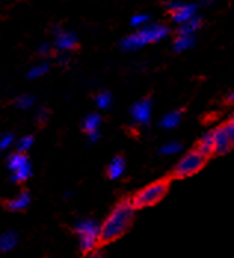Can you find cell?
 Here are the masks:
<instances>
[{
	"label": "cell",
	"mask_w": 234,
	"mask_h": 258,
	"mask_svg": "<svg viewBox=\"0 0 234 258\" xmlns=\"http://www.w3.org/2000/svg\"><path fill=\"white\" fill-rule=\"evenodd\" d=\"M135 208L132 205V198H126L119 201L114 208L111 209L110 215L107 217L103 226H101V234H100V243L98 246L108 245L119 237H122L125 233L129 230V227L135 218Z\"/></svg>",
	"instance_id": "obj_1"
},
{
	"label": "cell",
	"mask_w": 234,
	"mask_h": 258,
	"mask_svg": "<svg viewBox=\"0 0 234 258\" xmlns=\"http://www.w3.org/2000/svg\"><path fill=\"white\" fill-rule=\"evenodd\" d=\"M171 177H163L160 180L153 181L151 184L145 185L144 188L138 190L132 196V205L135 209H142V208L153 207L159 204L168 193L169 185H171Z\"/></svg>",
	"instance_id": "obj_2"
},
{
	"label": "cell",
	"mask_w": 234,
	"mask_h": 258,
	"mask_svg": "<svg viewBox=\"0 0 234 258\" xmlns=\"http://www.w3.org/2000/svg\"><path fill=\"white\" fill-rule=\"evenodd\" d=\"M169 33V28L163 24H151V26L144 27L139 31H136L135 34H130L128 37H125L120 43V46L125 51H135L147 43H153L159 42L162 39H165Z\"/></svg>",
	"instance_id": "obj_3"
},
{
	"label": "cell",
	"mask_w": 234,
	"mask_h": 258,
	"mask_svg": "<svg viewBox=\"0 0 234 258\" xmlns=\"http://www.w3.org/2000/svg\"><path fill=\"white\" fill-rule=\"evenodd\" d=\"M206 160L208 159L205 156H202L196 149H193L182 156L181 160L171 171L169 177H171V180H184L187 177H191V175L197 174L206 165Z\"/></svg>",
	"instance_id": "obj_4"
},
{
	"label": "cell",
	"mask_w": 234,
	"mask_h": 258,
	"mask_svg": "<svg viewBox=\"0 0 234 258\" xmlns=\"http://www.w3.org/2000/svg\"><path fill=\"white\" fill-rule=\"evenodd\" d=\"M76 233L79 234V246L80 251L88 255L92 251L98 249V243H100V234H101V226H98L95 221L92 220H83L79 221L76 224Z\"/></svg>",
	"instance_id": "obj_5"
},
{
	"label": "cell",
	"mask_w": 234,
	"mask_h": 258,
	"mask_svg": "<svg viewBox=\"0 0 234 258\" xmlns=\"http://www.w3.org/2000/svg\"><path fill=\"white\" fill-rule=\"evenodd\" d=\"M8 168L12 171L14 182H24L31 177V163L26 153H12L8 157Z\"/></svg>",
	"instance_id": "obj_6"
},
{
	"label": "cell",
	"mask_w": 234,
	"mask_h": 258,
	"mask_svg": "<svg viewBox=\"0 0 234 258\" xmlns=\"http://www.w3.org/2000/svg\"><path fill=\"white\" fill-rule=\"evenodd\" d=\"M213 141H215V155H225L233 149V143L227 135L224 125L213 129Z\"/></svg>",
	"instance_id": "obj_7"
},
{
	"label": "cell",
	"mask_w": 234,
	"mask_h": 258,
	"mask_svg": "<svg viewBox=\"0 0 234 258\" xmlns=\"http://www.w3.org/2000/svg\"><path fill=\"white\" fill-rule=\"evenodd\" d=\"M130 114L136 122L144 125L148 123L151 116V101L148 98H142L141 101L135 103L130 107Z\"/></svg>",
	"instance_id": "obj_8"
},
{
	"label": "cell",
	"mask_w": 234,
	"mask_h": 258,
	"mask_svg": "<svg viewBox=\"0 0 234 258\" xmlns=\"http://www.w3.org/2000/svg\"><path fill=\"white\" fill-rule=\"evenodd\" d=\"M202 156H205L206 159H209L210 156L215 155V141H213V131L206 132L196 144L194 147Z\"/></svg>",
	"instance_id": "obj_9"
},
{
	"label": "cell",
	"mask_w": 234,
	"mask_h": 258,
	"mask_svg": "<svg viewBox=\"0 0 234 258\" xmlns=\"http://www.w3.org/2000/svg\"><path fill=\"white\" fill-rule=\"evenodd\" d=\"M126 168V160L123 156H114L107 166V175L110 180H117L123 175Z\"/></svg>",
	"instance_id": "obj_10"
},
{
	"label": "cell",
	"mask_w": 234,
	"mask_h": 258,
	"mask_svg": "<svg viewBox=\"0 0 234 258\" xmlns=\"http://www.w3.org/2000/svg\"><path fill=\"white\" fill-rule=\"evenodd\" d=\"M194 14H196V6L194 5H184L182 3L181 6L177 11H174L171 15H172V20L175 23H178V24L182 26V24L188 23L190 20H193Z\"/></svg>",
	"instance_id": "obj_11"
},
{
	"label": "cell",
	"mask_w": 234,
	"mask_h": 258,
	"mask_svg": "<svg viewBox=\"0 0 234 258\" xmlns=\"http://www.w3.org/2000/svg\"><path fill=\"white\" fill-rule=\"evenodd\" d=\"M56 46L62 51H73L77 48V39L73 33H68V31H59L56 34Z\"/></svg>",
	"instance_id": "obj_12"
},
{
	"label": "cell",
	"mask_w": 234,
	"mask_h": 258,
	"mask_svg": "<svg viewBox=\"0 0 234 258\" xmlns=\"http://www.w3.org/2000/svg\"><path fill=\"white\" fill-rule=\"evenodd\" d=\"M5 205H6V208H8L9 211H24V209L30 205V193H28L27 190H24V191H21L17 198L8 201Z\"/></svg>",
	"instance_id": "obj_13"
},
{
	"label": "cell",
	"mask_w": 234,
	"mask_h": 258,
	"mask_svg": "<svg viewBox=\"0 0 234 258\" xmlns=\"http://www.w3.org/2000/svg\"><path fill=\"white\" fill-rule=\"evenodd\" d=\"M100 125H101V116L98 113H91V114H88L83 119V122H82V131L89 135V134L98 131Z\"/></svg>",
	"instance_id": "obj_14"
},
{
	"label": "cell",
	"mask_w": 234,
	"mask_h": 258,
	"mask_svg": "<svg viewBox=\"0 0 234 258\" xmlns=\"http://www.w3.org/2000/svg\"><path fill=\"white\" fill-rule=\"evenodd\" d=\"M180 120H181V111H180V110H178V111H171V113H168V114L162 119L160 125H162V128L172 129L175 128V126H178Z\"/></svg>",
	"instance_id": "obj_15"
},
{
	"label": "cell",
	"mask_w": 234,
	"mask_h": 258,
	"mask_svg": "<svg viewBox=\"0 0 234 258\" xmlns=\"http://www.w3.org/2000/svg\"><path fill=\"white\" fill-rule=\"evenodd\" d=\"M202 26V20L200 18H193L188 23L182 24L178 28V36H193V33L196 30H199V27Z\"/></svg>",
	"instance_id": "obj_16"
},
{
	"label": "cell",
	"mask_w": 234,
	"mask_h": 258,
	"mask_svg": "<svg viewBox=\"0 0 234 258\" xmlns=\"http://www.w3.org/2000/svg\"><path fill=\"white\" fill-rule=\"evenodd\" d=\"M17 245V234L14 232H6L0 237V249L2 251H9Z\"/></svg>",
	"instance_id": "obj_17"
},
{
	"label": "cell",
	"mask_w": 234,
	"mask_h": 258,
	"mask_svg": "<svg viewBox=\"0 0 234 258\" xmlns=\"http://www.w3.org/2000/svg\"><path fill=\"white\" fill-rule=\"evenodd\" d=\"M194 45V36H178L174 45V49L177 52L185 51Z\"/></svg>",
	"instance_id": "obj_18"
},
{
	"label": "cell",
	"mask_w": 234,
	"mask_h": 258,
	"mask_svg": "<svg viewBox=\"0 0 234 258\" xmlns=\"http://www.w3.org/2000/svg\"><path fill=\"white\" fill-rule=\"evenodd\" d=\"M95 103H97V105H98L100 108H103V110L110 108V107H111V94L107 92V91L98 94V95L95 97Z\"/></svg>",
	"instance_id": "obj_19"
},
{
	"label": "cell",
	"mask_w": 234,
	"mask_h": 258,
	"mask_svg": "<svg viewBox=\"0 0 234 258\" xmlns=\"http://www.w3.org/2000/svg\"><path fill=\"white\" fill-rule=\"evenodd\" d=\"M34 143V138L33 135H27V137H23L18 143H17V152L18 153H26L27 150L33 146Z\"/></svg>",
	"instance_id": "obj_20"
},
{
	"label": "cell",
	"mask_w": 234,
	"mask_h": 258,
	"mask_svg": "<svg viewBox=\"0 0 234 258\" xmlns=\"http://www.w3.org/2000/svg\"><path fill=\"white\" fill-rule=\"evenodd\" d=\"M34 103V97L28 95V94H24V95H20L17 100H15V105L20 107V108H28L31 107Z\"/></svg>",
	"instance_id": "obj_21"
},
{
	"label": "cell",
	"mask_w": 234,
	"mask_h": 258,
	"mask_svg": "<svg viewBox=\"0 0 234 258\" xmlns=\"http://www.w3.org/2000/svg\"><path fill=\"white\" fill-rule=\"evenodd\" d=\"M180 150H181L180 143H168L160 149V153L162 155H174V153H178Z\"/></svg>",
	"instance_id": "obj_22"
},
{
	"label": "cell",
	"mask_w": 234,
	"mask_h": 258,
	"mask_svg": "<svg viewBox=\"0 0 234 258\" xmlns=\"http://www.w3.org/2000/svg\"><path fill=\"white\" fill-rule=\"evenodd\" d=\"M48 72V64H42V66H36L34 69H31L30 72H28V79H36V78H40V76H43L45 73Z\"/></svg>",
	"instance_id": "obj_23"
},
{
	"label": "cell",
	"mask_w": 234,
	"mask_h": 258,
	"mask_svg": "<svg viewBox=\"0 0 234 258\" xmlns=\"http://www.w3.org/2000/svg\"><path fill=\"white\" fill-rule=\"evenodd\" d=\"M148 15H145V14H138V15H133L132 17V20H130V26L132 27H138L141 26V24H144V23H147L148 21Z\"/></svg>",
	"instance_id": "obj_24"
},
{
	"label": "cell",
	"mask_w": 234,
	"mask_h": 258,
	"mask_svg": "<svg viewBox=\"0 0 234 258\" xmlns=\"http://www.w3.org/2000/svg\"><path fill=\"white\" fill-rule=\"evenodd\" d=\"M48 117H49V110H48V108H42V110H39L36 120L39 122V125H40V123L43 125V123L48 120Z\"/></svg>",
	"instance_id": "obj_25"
},
{
	"label": "cell",
	"mask_w": 234,
	"mask_h": 258,
	"mask_svg": "<svg viewBox=\"0 0 234 258\" xmlns=\"http://www.w3.org/2000/svg\"><path fill=\"white\" fill-rule=\"evenodd\" d=\"M12 141H14V135H12V134H6V135H3V137H2V140H0V149H6Z\"/></svg>",
	"instance_id": "obj_26"
},
{
	"label": "cell",
	"mask_w": 234,
	"mask_h": 258,
	"mask_svg": "<svg viewBox=\"0 0 234 258\" xmlns=\"http://www.w3.org/2000/svg\"><path fill=\"white\" fill-rule=\"evenodd\" d=\"M224 128H225V132H227V135L230 137V140H231V143L234 144V125L233 123H224Z\"/></svg>",
	"instance_id": "obj_27"
},
{
	"label": "cell",
	"mask_w": 234,
	"mask_h": 258,
	"mask_svg": "<svg viewBox=\"0 0 234 258\" xmlns=\"http://www.w3.org/2000/svg\"><path fill=\"white\" fill-rule=\"evenodd\" d=\"M88 258H105V257H104V254H103V251H100V248H98V249L92 251L91 254H88Z\"/></svg>",
	"instance_id": "obj_28"
},
{
	"label": "cell",
	"mask_w": 234,
	"mask_h": 258,
	"mask_svg": "<svg viewBox=\"0 0 234 258\" xmlns=\"http://www.w3.org/2000/svg\"><path fill=\"white\" fill-rule=\"evenodd\" d=\"M88 137H89V140H91L92 143H95V141H98V140H100V131H95V132L89 134Z\"/></svg>",
	"instance_id": "obj_29"
},
{
	"label": "cell",
	"mask_w": 234,
	"mask_h": 258,
	"mask_svg": "<svg viewBox=\"0 0 234 258\" xmlns=\"http://www.w3.org/2000/svg\"><path fill=\"white\" fill-rule=\"evenodd\" d=\"M49 51H51L49 45H43V46L40 48V53H43V55H48V52Z\"/></svg>",
	"instance_id": "obj_30"
},
{
	"label": "cell",
	"mask_w": 234,
	"mask_h": 258,
	"mask_svg": "<svg viewBox=\"0 0 234 258\" xmlns=\"http://www.w3.org/2000/svg\"><path fill=\"white\" fill-rule=\"evenodd\" d=\"M227 103H234V91L227 97Z\"/></svg>",
	"instance_id": "obj_31"
},
{
	"label": "cell",
	"mask_w": 234,
	"mask_h": 258,
	"mask_svg": "<svg viewBox=\"0 0 234 258\" xmlns=\"http://www.w3.org/2000/svg\"><path fill=\"white\" fill-rule=\"evenodd\" d=\"M230 123H233V125H234V114L231 116V120H230Z\"/></svg>",
	"instance_id": "obj_32"
}]
</instances>
